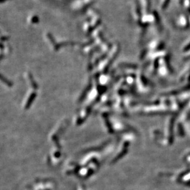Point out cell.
I'll use <instances>...</instances> for the list:
<instances>
[{"mask_svg":"<svg viewBox=\"0 0 190 190\" xmlns=\"http://www.w3.org/2000/svg\"><path fill=\"white\" fill-rule=\"evenodd\" d=\"M187 48H188V49H189V48H190V44H188V46H187Z\"/></svg>","mask_w":190,"mask_h":190,"instance_id":"1","label":"cell"}]
</instances>
